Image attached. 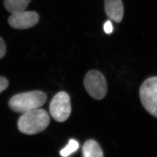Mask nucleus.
<instances>
[{
  "instance_id": "f257e3e1",
  "label": "nucleus",
  "mask_w": 157,
  "mask_h": 157,
  "mask_svg": "<svg viewBox=\"0 0 157 157\" xmlns=\"http://www.w3.org/2000/svg\"><path fill=\"white\" fill-rule=\"evenodd\" d=\"M49 122L48 112L43 109L38 108L23 113L18 120V127L22 133L34 135L45 130Z\"/></svg>"
},
{
  "instance_id": "f03ea898",
  "label": "nucleus",
  "mask_w": 157,
  "mask_h": 157,
  "mask_svg": "<svg viewBox=\"0 0 157 157\" xmlns=\"http://www.w3.org/2000/svg\"><path fill=\"white\" fill-rule=\"evenodd\" d=\"M47 95L40 91L23 92L12 96L9 102L10 108L16 112L24 113L40 108L47 101Z\"/></svg>"
},
{
  "instance_id": "7ed1b4c3",
  "label": "nucleus",
  "mask_w": 157,
  "mask_h": 157,
  "mask_svg": "<svg viewBox=\"0 0 157 157\" xmlns=\"http://www.w3.org/2000/svg\"><path fill=\"white\" fill-rule=\"evenodd\" d=\"M142 105L148 113L157 117V77L147 78L140 91Z\"/></svg>"
},
{
  "instance_id": "20e7f679",
  "label": "nucleus",
  "mask_w": 157,
  "mask_h": 157,
  "mask_svg": "<svg viewBox=\"0 0 157 157\" xmlns=\"http://www.w3.org/2000/svg\"><path fill=\"white\" fill-rule=\"evenodd\" d=\"M84 84L87 93L91 97L100 100L106 96L107 85L104 76L98 70H92L85 76Z\"/></svg>"
},
{
  "instance_id": "39448f33",
  "label": "nucleus",
  "mask_w": 157,
  "mask_h": 157,
  "mask_svg": "<svg viewBox=\"0 0 157 157\" xmlns=\"http://www.w3.org/2000/svg\"><path fill=\"white\" fill-rule=\"evenodd\" d=\"M51 115L57 122H64L68 119L71 112L70 97L65 91L55 95L49 106Z\"/></svg>"
},
{
  "instance_id": "423d86ee",
  "label": "nucleus",
  "mask_w": 157,
  "mask_h": 157,
  "mask_svg": "<svg viewBox=\"0 0 157 157\" xmlns=\"http://www.w3.org/2000/svg\"><path fill=\"white\" fill-rule=\"evenodd\" d=\"M39 15L35 11H22L12 14L8 18L9 25L17 29L33 27L38 22Z\"/></svg>"
},
{
  "instance_id": "0eeeda50",
  "label": "nucleus",
  "mask_w": 157,
  "mask_h": 157,
  "mask_svg": "<svg viewBox=\"0 0 157 157\" xmlns=\"http://www.w3.org/2000/svg\"><path fill=\"white\" fill-rule=\"evenodd\" d=\"M105 10L107 15L114 22L122 21L124 6L122 0H105Z\"/></svg>"
},
{
  "instance_id": "6e6552de",
  "label": "nucleus",
  "mask_w": 157,
  "mask_h": 157,
  "mask_svg": "<svg viewBox=\"0 0 157 157\" xmlns=\"http://www.w3.org/2000/svg\"><path fill=\"white\" fill-rule=\"evenodd\" d=\"M83 157H104L102 150L96 141L89 140L82 147Z\"/></svg>"
},
{
  "instance_id": "1a4fd4ad",
  "label": "nucleus",
  "mask_w": 157,
  "mask_h": 157,
  "mask_svg": "<svg viewBox=\"0 0 157 157\" xmlns=\"http://www.w3.org/2000/svg\"><path fill=\"white\" fill-rule=\"evenodd\" d=\"M32 0H4L5 7L12 14L25 10Z\"/></svg>"
},
{
  "instance_id": "9d476101",
  "label": "nucleus",
  "mask_w": 157,
  "mask_h": 157,
  "mask_svg": "<svg viewBox=\"0 0 157 157\" xmlns=\"http://www.w3.org/2000/svg\"><path fill=\"white\" fill-rule=\"evenodd\" d=\"M79 147V144L77 141L71 139L66 147L60 151V154L63 157H68L77 151Z\"/></svg>"
},
{
  "instance_id": "9b49d317",
  "label": "nucleus",
  "mask_w": 157,
  "mask_h": 157,
  "mask_svg": "<svg viewBox=\"0 0 157 157\" xmlns=\"http://www.w3.org/2000/svg\"><path fill=\"white\" fill-rule=\"evenodd\" d=\"M9 85V82L6 78L0 76V94L5 90Z\"/></svg>"
},
{
  "instance_id": "f8f14e48",
  "label": "nucleus",
  "mask_w": 157,
  "mask_h": 157,
  "mask_svg": "<svg viewBox=\"0 0 157 157\" xmlns=\"http://www.w3.org/2000/svg\"><path fill=\"white\" fill-rule=\"evenodd\" d=\"M6 47L5 42L1 37H0V59L4 56L6 54Z\"/></svg>"
},
{
  "instance_id": "ddd939ff",
  "label": "nucleus",
  "mask_w": 157,
  "mask_h": 157,
  "mask_svg": "<svg viewBox=\"0 0 157 157\" xmlns=\"http://www.w3.org/2000/svg\"><path fill=\"white\" fill-rule=\"evenodd\" d=\"M104 31L106 34H110L113 31V27L112 23L110 21H107L105 22L104 26Z\"/></svg>"
}]
</instances>
